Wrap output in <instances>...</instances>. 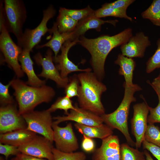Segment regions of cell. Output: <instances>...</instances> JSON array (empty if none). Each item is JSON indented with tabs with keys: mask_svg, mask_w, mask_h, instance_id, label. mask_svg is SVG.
Returning a JSON list of instances; mask_svg holds the SVG:
<instances>
[{
	"mask_svg": "<svg viewBox=\"0 0 160 160\" xmlns=\"http://www.w3.org/2000/svg\"><path fill=\"white\" fill-rule=\"evenodd\" d=\"M133 36L132 29L128 28L112 36L104 35L91 39L84 35L79 37L78 44L90 53V64L94 73L99 80L101 81L104 76L105 63L109 52L114 48L127 42Z\"/></svg>",
	"mask_w": 160,
	"mask_h": 160,
	"instance_id": "cell-1",
	"label": "cell"
},
{
	"mask_svg": "<svg viewBox=\"0 0 160 160\" xmlns=\"http://www.w3.org/2000/svg\"><path fill=\"white\" fill-rule=\"evenodd\" d=\"M77 76L81 84L78 97L80 107L99 116L104 114L101 98L107 90L105 85L91 71L80 73Z\"/></svg>",
	"mask_w": 160,
	"mask_h": 160,
	"instance_id": "cell-2",
	"label": "cell"
},
{
	"mask_svg": "<svg viewBox=\"0 0 160 160\" xmlns=\"http://www.w3.org/2000/svg\"><path fill=\"white\" fill-rule=\"evenodd\" d=\"M11 81V86L15 90L14 95L21 115L33 111L36 106L42 103L49 102L55 94L52 87L45 85L36 87L29 86L19 79Z\"/></svg>",
	"mask_w": 160,
	"mask_h": 160,
	"instance_id": "cell-3",
	"label": "cell"
},
{
	"mask_svg": "<svg viewBox=\"0 0 160 160\" xmlns=\"http://www.w3.org/2000/svg\"><path fill=\"white\" fill-rule=\"evenodd\" d=\"M124 96L118 108L113 112L108 114L105 113L100 116L103 122L113 130L116 129L122 133L128 144L132 147H135V142L132 139L129 131L128 120L130 104L136 100L134 94L142 89L136 84H134L130 87H127L124 84Z\"/></svg>",
	"mask_w": 160,
	"mask_h": 160,
	"instance_id": "cell-4",
	"label": "cell"
},
{
	"mask_svg": "<svg viewBox=\"0 0 160 160\" xmlns=\"http://www.w3.org/2000/svg\"><path fill=\"white\" fill-rule=\"evenodd\" d=\"M0 2L4 25L9 33L14 35L18 42L23 36V26L27 17L24 4L21 0H4L3 3Z\"/></svg>",
	"mask_w": 160,
	"mask_h": 160,
	"instance_id": "cell-5",
	"label": "cell"
},
{
	"mask_svg": "<svg viewBox=\"0 0 160 160\" xmlns=\"http://www.w3.org/2000/svg\"><path fill=\"white\" fill-rule=\"evenodd\" d=\"M56 12L52 5L44 9L43 12V17L40 24L33 29L26 28L21 39L17 42V45L23 49L32 52L33 48L40 42L42 37L49 32V29L47 26V22L55 16Z\"/></svg>",
	"mask_w": 160,
	"mask_h": 160,
	"instance_id": "cell-6",
	"label": "cell"
},
{
	"mask_svg": "<svg viewBox=\"0 0 160 160\" xmlns=\"http://www.w3.org/2000/svg\"><path fill=\"white\" fill-rule=\"evenodd\" d=\"M51 113L47 110L33 111L22 115L26 123L27 129L41 135L52 143L53 122Z\"/></svg>",
	"mask_w": 160,
	"mask_h": 160,
	"instance_id": "cell-7",
	"label": "cell"
},
{
	"mask_svg": "<svg viewBox=\"0 0 160 160\" xmlns=\"http://www.w3.org/2000/svg\"><path fill=\"white\" fill-rule=\"evenodd\" d=\"M0 49L4 61L12 68L18 77L24 76V72L19 63V57L23 49L12 40L4 25L0 27Z\"/></svg>",
	"mask_w": 160,
	"mask_h": 160,
	"instance_id": "cell-8",
	"label": "cell"
},
{
	"mask_svg": "<svg viewBox=\"0 0 160 160\" xmlns=\"http://www.w3.org/2000/svg\"><path fill=\"white\" fill-rule=\"evenodd\" d=\"M142 97L144 101L134 105L133 115L131 120L132 133L135 137V147L137 148L141 147L144 139L149 112V106L143 96Z\"/></svg>",
	"mask_w": 160,
	"mask_h": 160,
	"instance_id": "cell-9",
	"label": "cell"
},
{
	"mask_svg": "<svg viewBox=\"0 0 160 160\" xmlns=\"http://www.w3.org/2000/svg\"><path fill=\"white\" fill-rule=\"evenodd\" d=\"M53 142L56 148L65 153H71L76 151L79 145L77 139L73 132L71 123L61 127L53 123Z\"/></svg>",
	"mask_w": 160,
	"mask_h": 160,
	"instance_id": "cell-10",
	"label": "cell"
},
{
	"mask_svg": "<svg viewBox=\"0 0 160 160\" xmlns=\"http://www.w3.org/2000/svg\"><path fill=\"white\" fill-rule=\"evenodd\" d=\"M27 128L26 123L14 103L1 106L0 108V133L4 134Z\"/></svg>",
	"mask_w": 160,
	"mask_h": 160,
	"instance_id": "cell-11",
	"label": "cell"
},
{
	"mask_svg": "<svg viewBox=\"0 0 160 160\" xmlns=\"http://www.w3.org/2000/svg\"><path fill=\"white\" fill-rule=\"evenodd\" d=\"M52 52V49H48L44 57L38 52L34 56V59L39 65L42 67V71L38 76L49 79L54 81L58 87L65 88L69 82L68 77L62 78L58 70L53 63Z\"/></svg>",
	"mask_w": 160,
	"mask_h": 160,
	"instance_id": "cell-12",
	"label": "cell"
},
{
	"mask_svg": "<svg viewBox=\"0 0 160 160\" xmlns=\"http://www.w3.org/2000/svg\"><path fill=\"white\" fill-rule=\"evenodd\" d=\"M52 143L43 136L36 135L31 140L18 148L21 153L47 160H54Z\"/></svg>",
	"mask_w": 160,
	"mask_h": 160,
	"instance_id": "cell-13",
	"label": "cell"
},
{
	"mask_svg": "<svg viewBox=\"0 0 160 160\" xmlns=\"http://www.w3.org/2000/svg\"><path fill=\"white\" fill-rule=\"evenodd\" d=\"M75 106L76 109L71 110L70 112L66 116L54 117L53 119L55 121L53 123L58 125L62 122L71 121L89 126H98L103 123L100 116L79 108L77 104Z\"/></svg>",
	"mask_w": 160,
	"mask_h": 160,
	"instance_id": "cell-14",
	"label": "cell"
},
{
	"mask_svg": "<svg viewBox=\"0 0 160 160\" xmlns=\"http://www.w3.org/2000/svg\"><path fill=\"white\" fill-rule=\"evenodd\" d=\"M79 39L72 41L68 40L65 41L61 48V53L56 57L53 56V60L56 64L55 66L58 71H60V74L63 78L68 77L70 73L75 71L90 72L91 69L89 68L81 69L79 68L68 58V53L70 48L78 44Z\"/></svg>",
	"mask_w": 160,
	"mask_h": 160,
	"instance_id": "cell-15",
	"label": "cell"
},
{
	"mask_svg": "<svg viewBox=\"0 0 160 160\" xmlns=\"http://www.w3.org/2000/svg\"><path fill=\"white\" fill-rule=\"evenodd\" d=\"M151 45L149 37L142 31L132 36L127 43L120 46L121 54L129 58H142L146 49Z\"/></svg>",
	"mask_w": 160,
	"mask_h": 160,
	"instance_id": "cell-16",
	"label": "cell"
},
{
	"mask_svg": "<svg viewBox=\"0 0 160 160\" xmlns=\"http://www.w3.org/2000/svg\"><path fill=\"white\" fill-rule=\"evenodd\" d=\"M120 146L118 137L110 136L102 140L100 147L94 151L92 160H120Z\"/></svg>",
	"mask_w": 160,
	"mask_h": 160,
	"instance_id": "cell-17",
	"label": "cell"
},
{
	"mask_svg": "<svg viewBox=\"0 0 160 160\" xmlns=\"http://www.w3.org/2000/svg\"><path fill=\"white\" fill-rule=\"evenodd\" d=\"M118 22L116 19L105 20L97 17L94 15H91L78 22L73 31L71 40L73 41L79 39L86 31L91 29H95L97 31L100 32L102 25L105 23H109L115 26Z\"/></svg>",
	"mask_w": 160,
	"mask_h": 160,
	"instance_id": "cell-18",
	"label": "cell"
},
{
	"mask_svg": "<svg viewBox=\"0 0 160 160\" xmlns=\"http://www.w3.org/2000/svg\"><path fill=\"white\" fill-rule=\"evenodd\" d=\"M27 129L15 130L0 134V143L19 147L29 142L37 135Z\"/></svg>",
	"mask_w": 160,
	"mask_h": 160,
	"instance_id": "cell-19",
	"label": "cell"
},
{
	"mask_svg": "<svg viewBox=\"0 0 160 160\" xmlns=\"http://www.w3.org/2000/svg\"><path fill=\"white\" fill-rule=\"evenodd\" d=\"M30 52L23 49L19 57L18 60L20 63L22 70L26 74L28 81L26 83L31 86L40 87L45 85V80L39 79L35 74L33 68V63L30 56Z\"/></svg>",
	"mask_w": 160,
	"mask_h": 160,
	"instance_id": "cell-20",
	"label": "cell"
},
{
	"mask_svg": "<svg viewBox=\"0 0 160 160\" xmlns=\"http://www.w3.org/2000/svg\"><path fill=\"white\" fill-rule=\"evenodd\" d=\"M49 32L53 34L51 39L48 42L42 45L36 47V48L40 49L44 47H49L54 53V57H56L60 49L66 41L71 40L73 31L70 32L61 33L58 30L57 25L56 22H54L51 28L49 29Z\"/></svg>",
	"mask_w": 160,
	"mask_h": 160,
	"instance_id": "cell-21",
	"label": "cell"
},
{
	"mask_svg": "<svg viewBox=\"0 0 160 160\" xmlns=\"http://www.w3.org/2000/svg\"><path fill=\"white\" fill-rule=\"evenodd\" d=\"M74 126L81 134L91 138H97L103 140L113 134V129L103 123L98 126H89L76 123Z\"/></svg>",
	"mask_w": 160,
	"mask_h": 160,
	"instance_id": "cell-22",
	"label": "cell"
},
{
	"mask_svg": "<svg viewBox=\"0 0 160 160\" xmlns=\"http://www.w3.org/2000/svg\"><path fill=\"white\" fill-rule=\"evenodd\" d=\"M115 63L120 66L118 72L119 74L124 76L125 80L124 84L128 87L133 86V72L136 65L135 61L132 58L119 54Z\"/></svg>",
	"mask_w": 160,
	"mask_h": 160,
	"instance_id": "cell-23",
	"label": "cell"
},
{
	"mask_svg": "<svg viewBox=\"0 0 160 160\" xmlns=\"http://www.w3.org/2000/svg\"><path fill=\"white\" fill-rule=\"evenodd\" d=\"M143 18L148 19L156 26L160 27V0H153L149 7L142 12Z\"/></svg>",
	"mask_w": 160,
	"mask_h": 160,
	"instance_id": "cell-24",
	"label": "cell"
},
{
	"mask_svg": "<svg viewBox=\"0 0 160 160\" xmlns=\"http://www.w3.org/2000/svg\"><path fill=\"white\" fill-rule=\"evenodd\" d=\"M59 32L61 33L70 32L75 29L78 22L59 11L56 22Z\"/></svg>",
	"mask_w": 160,
	"mask_h": 160,
	"instance_id": "cell-25",
	"label": "cell"
},
{
	"mask_svg": "<svg viewBox=\"0 0 160 160\" xmlns=\"http://www.w3.org/2000/svg\"><path fill=\"white\" fill-rule=\"evenodd\" d=\"M120 160H146L143 152L123 143L120 146Z\"/></svg>",
	"mask_w": 160,
	"mask_h": 160,
	"instance_id": "cell-26",
	"label": "cell"
},
{
	"mask_svg": "<svg viewBox=\"0 0 160 160\" xmlns=\"http://www.w3.org/2000/svg\"><path fill=\"white\" fill-rule=\"evenodd\" d=\"M59 11L78 22L94 15L95 10L88 6L84 8L81 9H70L60 7Z\"/></svg>",
	"mask_w": 160,
	"mask_h": 160,
	"instance_id": "cell-27",
	"label": "cell"
},
{
	"mask_svg": "<svg viewBox=\"0 0 160 160\" xmlns=\"http://www.w3.org/2000/svg\"><path fill=\"white\" fill-rule=\"evenodd\" d=\"M95 15L100 18L108 16H112L120 18H124L132 22L133 19L128 16L126 11L112 8H100L95 11Z\"/></svg>",
	"mask_w": 160,
	"mask_h": 160,
	"instance_id": "cell-28",
	"label": "cell"
},
{
	"mask_svg": "<svg viewBox=\"0 0 160 160\" xmlns=\"http://www.w3.org/2000/svg\"><path fill=\"white\" fill-rule=\"evenodd\" d=\"M54 160H86L85 153L81 151L65 153L54 147L52 148Z\"/></svg>",
	"mask_w": 160,
	"mask_h": 160,
	"instance_id": "cell-29",
	"label": "cell"
},
{
	"mask_svg": "<svg viewBox=\"0 0 160 160\" xmlns=\"http://www.w3.org/2000/svg\"><path fill=\"white\" fill-rule=\"evenodd\" d=\"M75 109L76 107L73 105L70 98L65 96L59 98L47 110L51 113L57 109L63 110L65 114L67 115L69 113V110Z\"/></svg>",
	"mask_w": 160,
	"mask_h": 160,
	"instance_id": "cell-30",
	"label": "cell"
},
{
	"mask_svg": "<svg viewBox=\"0 0 160 160\" xmlns=\"http://www.w3.org/2000/svg\"><path fill=\"white\" fill-rule=\"evenodd\" d=\"M144 139L148 142L160 147V129L154 124H148Z\"/></svg>",
	"mask_w": 160,
	"mask_h": 160,
	"instance_id": "cell-31",
	"label": "cell"
},
{
	"mask_svg": "<svg viewBox=\"0 0 160 160\" xmlns=\"http://www.w3.org/2000/svg\"><path fill=\"white\" fill-rule=\"evenodd\" d=\"M157 48L155 52L146 63V72L150 73L156 69L160 68V38L156 42Z\"/></svg>",
	"mask_w": 160,
	"mask_h": 160,
	"instance_id": "cell-32",
	"label": "cell"
},
{
	"mask_svg": "<svg viewBox=\"0 0 160 160\" xmlns=\"http://www.w3.org/2000/svg\"><path fill=\"white\" fill-rule=\"evenodd\" d=\"M77 75H76L69 79V82L65 88V96L69 98L78 96V90L79 87Z\"/></svg>",
	"mask_w": 160,
	"mask_h": 160,
	"instance_id": "cell-33",
	"label": "cell"
},
{
	"mask_svg": "<svg viewBox=\"0 0 160 160\" xmlns=\"http://www.w3.org/2000/svg\"><path fill=\"white\" fill-rule=\"evenodd\" d=\"M11 83V81L6 85L0 82V102L1 106L14 103L13 97L10 95L9 92V88Z\"/></svg>",
	"mask_w": 160,
	"mask_h": 160,
	"instance_id": "cell-34",
	"label": "cell"
},
{
	"mask_svg": "<svg viewBox=\"0 0 160 160\" xmlns=\"http://www.w3.org/2000/svg\"><path fill=\"white\" fill-rule=\"evenodd\" d=\"M156 94L159 100L157 105L154 108L149 106L150 114L148 116L147 119L148 124L160 123V95L157 93Z\"/></svg>",
	"mask_w": 160,
	"mask_h": 160,
	"instance_id": "cell-35",
	"label": "cell"
},
{
	"mask_svg": "<svg viewBox=\"0 0 160 160\" xmlns=\"http://www.w3.org/2000/svg\"><path fill=\"white\" fill-rule=\"evenodd\" d=\"M135 1V0H118L111 3H105L102 6V7L112 8L126 11L129 6Z\"/></svg>",
	"mask_w": 160,
	"mask_h": 160,
	"instance_id": "cell-36",
	"label": "cell"
},
{
	"mask_svg": "<svg viewBox=\"0 0 160 160\" xmlns=\"http://www.w3.org/2000/svg\"><path fill=\"white\" fill-rule=\"evenodd\" d=\"M18 147L14 145L0 143V153L4 155L6 160H7L9 156L11 155H16L19 153Z\"/></svg>",
	"mask_w": 160,
	"mask_h": 160,
	"instance_id": "cell-37",
	"label": "cell"
},
{
	"mask_svg": "<svg viewBox=\"0 0 160 160\" xmlns=\"http://www.w3.org/2000/svg\"><path fill=\"white\" fill-rule=\"evenodd\" d=\"M143 148L150 152L158 160H160V147L150 143L144 139L142 142Z\"/></svg>",
	"mask_w": 160,
	"mask_h": 160,
	"instance_id": "cell-38",
	"label": "cell"
},
{
	"mask_svg": "<svg viewBox=\"0 0 160 160\" xmlns=\"http://www.w3.org/2000/svg\"><path fill=\"white\" fill-rule=\"evenodd\" d=\"M81 146L83 149L87 152H91L94 151L95 145L92 138L87 137L83 135Z\"/></svg>",
	"mask_w": 160,
	"mask_h": 160,
	"instance_id": "cell-39",
	"label": "cell"
},
{
	"mask_svg": "<svg viewBox=\"0 0 160 160\" xmlns=\"http://www.w3.org/2000/svg\"><path fill=\"white\" fill-rule=\"evenodd\" d=\"M16 156L20 160H47L24 154L21 153L18 154Z\"/></svg>",
	"mask_w": 160,
	"mask_h": 160,
	"instance_id": "cell-40",
	"label": "cell"
},
{
	"mask_svg": "<svg viewBox=\"0 0 160 160\" xmlns=\"http://www.w3.org/2000/svg\"><path fill=\"white\" fill-rule=\"evenodd\" d=\"M147 82L150 84L154 90L156 92V93H157L160 95V81L154 79L152 82L151 83L148 81Z\"/></svg>",
	"mask_w": 160,
	"mask_h": 160,
	"instance_id": "cell-41",
	"label": "cell"
},
{
	"mask_svg": "<svg viewBox=\"0 0 160 160\" xmlns=\"http://www.w3.org/2000/svg\"><path fill=\"white\" fill-rule=\"evenodd\" d=\"M143 152L145 157L146 160H154L147 150L145 149Z\"/></svg>",
	"mask_w": 160,
	"mask_h": 160,
	"instance_id": "cell-42",
	"label": "cell"
},
{
	"mask_svg": "<svg viewBox=\"0 0 160 160\" xmlns=\"http://www.w3.org/2000/svg\"><path fill=\"white\" fill-rule=\"evenodd\" d=\"M155 79L157 80L160 81V72L158 76L157 77L155 78Z\"/></svg>",
	"mask_w": 160,
	"mask_h": 160,
	"instance_id": "cell-43",
	"label": "cell"
},
{
	"mask_svg": "<svg viewBox=\"0 0 160 160\" xmlns=\"http://www.w3.org/2000/svg\"><path fill=\"white\" fill-rule=\"evenodd\" d=\"M10 160H20L16 156L12 158Z\"/></svg>",
	"mask_w": 160,
	"mask_h": 160,
	"instance_id": "cell-44",
	"label": "cell"
}]
</instances>
